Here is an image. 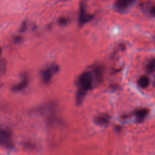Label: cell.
Wrapping results in <instances>:
<instances>
[{
    "mask_svg": "<svg viewBox=\"0 0 155 155\" xmlns=\"http://www.w3.org/2000/svg\"><path fill=\"white\" fill-rule=\"evenodd\" d=\"M27 27H28L27 21H24L20 25V27L19 28V31L20 32H22V33L25 32L26 31V30L27 29Z\"/></svg>",
    "mask_w": 155,
    "mask_h": 155,
    "instance_id": "11",
    "label": "cell"
},
{
    "mask_svg": "<svg viewBox=\"0 0 155 155\" xmlns=\"http://www.w3.org/2000/svg\"><path fill=\"white\" fill-rule=\"evenodd\" d=\"M93 82L92 74L89 71L84 72L79 76L78 81V88L76 96L77 105H80L82 103L87 92L91 88Z\"/></svg>",
    "mask_w": 155,
    "mask_h": 155,
    "instance_id": "1",
    "label": "cell"
},
{
    "mask_svg": "<svg viewBox=\"0 0 155 155\" xmlns=\"http://www.w3.org/2000/svg\"><path fill=\"white\" fill-rule=\"evenodd\" d=\"M23 37L21 35H16L13 38V41L15 44H20L23 41Z\"/></svg>",
    "mask_w": 155,
    "mask_h": 155,
    "instance_id": "12",
    "label": "cell"
},
{
    "mask_svg": "<svg viewBox=\"0 0 155 155\" xmlns=\"http://www.w3.org/2000/svg\"><path fill=\"white\" fill-rule=\"evenodd\" d=\"M135 0H117L114 6L117 10L123 11L128 8Z\"/></svg>",
    "mask_w": 155,
    "mask_h": 155,
    "instance_id": "4",
    "label": "cell"
},
{
    "mask_svg": "<svg viewBox=\"0 0 155 155\" xmlns=\"http://www.w3.org/2000/svg\"><path fill=\"white\" fill-rule=\"evenodd\" d=\"M148 111L147 108H140L136 110L134 114L136 116V117L137 118V121H142L146 117L147 114H148Z\"/></svg>",
    "mask_w": 155,
    "mask_h": 155,
    "instance_id": "7",
    "label": "cell"
},
{
    "mask_svg": "<svg viewBox=\"0 0 155 155\" xmlns=\"http://www.w3.org/2000/svg\"><path fill=\"white\" fill-rule=\"evenodd\" d=\"M94 122L99 125H107L110 122V116L107 114L98 115L94 118Z\"/></svg>",
    "mask_w": 155,
    "mask_h": 155,
    "instance_id": "6",
    "label": "cell"
},
{
    "mask_svg": "<svg viewBox=\"0 0 155 155\" xmlns=\"http://www.w3.org/2000/svg\"><path fill=\"white\" fill-rule=\"evenodd\" d=\"M10 138V133L9 131L0 129V144L2 143H7L9 141Z\"/></svg>",
    "mask_w": 155,
    "mask_h": 155,
    "instance_id": "8",
    "label": "cell"
},
{
    "mask_svg": "<svg viewBox=\"0 0 155 155\" xmlns=\"http://www.w3.org/2000/svg\"><path fill=\"white\" fill-rule=\"evenodd\" d=\"M28 82H29V80H28V75L27 74H24L21 81L18 84L13 85L12 87V90L15 92L22 91V90H24L27 87Z\"/></svg>",
    "mask_w": 155,
    "mask_h": 155,
    "instance_id": "3",
    "label": "cell"
},
{
    "mask_svg": "<svg viewBox=\"0 0 155 155\" xmlns=\"http://www.w3.org/2000/svg\"><path fill=\"white\" fill-rule=\"evenodd\" d=\"M1 53H2V49L1 47H0V58H1Z\"/></svg>",
    "mask_w": 155,
    "mask_h": 155,
    "instance_id": "15",
    "label": "cell"
},
{
    "mask_svg": "<svg viewBox=\"0 0 155 155\" xmlns=\"http://www.w3.org/2000/svg\"><path fill=\"white\" fill-rule=\"evenodd\" d=\"M92 18L91 16L88 15L86 10L85 7L81 4V8H80V13H79V22L81 25L84 24L85 22L89 21Z\"/></svg>",
    "mask_w": 155,
    "mask_h": 155,
    "instance_id": "5",
    "label": "cell"
},
{
    "mask_svg": "<svg viewBox=\"0 0 155 155\" xmlns=\"http://www.w3.org/2000/svg\"><path fill=\"white\" fill-rule=\"evenodd\" d=\"M150 13L152 16H155V5H153V6L150 8Z\"/></svg>",
    "mask_w": 155,
    "mask_h": 155,
    "instance_id": "14",
    "label": "cell"
},
{
    "mask_svg": "<svg viewBox=\"0 0 155 155\" xmlns=\"http://www.w3.org/2000/svg\"><path fill=\"white\" fill-rule=\"evenodd\" d=\"M59 71V66L56 64H51L45 67L41 74V79L45 84L50 82L53 76Z\"/></svg>",
    "mask_w": 155,
    "mask_h": 155,
    "instance_id": "2",
    "label": "cell"
},
{
    "mask_svg": "<svg viewBox=\"0 0 155 155\" xmlns=\"http://www.w3.org/2000/svg\"><path fill=\"white\" fill-rule=\"evenodd\" d=\"M149 79L146 76H141L138 80V85L141 88H146L149 85Z\"/></svg>",
    "mask_w": 155,
    "mask_h": 155,
    "instance_id": "9",
    "label": "cell"
},
{
    "mask_svg": "<svg viewBox=\"0 0 155 155\" xmlns=\"http://www.w3.org/2000/svg\"><path fill=\"white\" fill-rule=\"evenodd\" d=\"M58 22L59 23V24L61 25H64L67 22V19L66 18H64V17H62V18H60L58 20Z\"/></svg>",
    "mask_w": 155,
    "mask_h": 155,
    "instance_id": "13",
    "label": "cell"
},
{
    "mask_svg": "<svg viewBox=\"0 0 155 155\" xmlns=\"http://www.w3.org/2000/svg\"><path fill=\"white\" fill-rule=\"evenodd\" d=\"M147 70L149 73H152L155 70V58H154L148 64L147 66Z\"/></svg>",
    "mask_w": 155,
    "mask_h": 155,
    "instance_id": "10",
    "label": "cell"
}]
</instances>
